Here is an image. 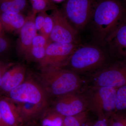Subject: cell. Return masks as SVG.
Segmentation results:
<instances>
[{
    "label": "cell",
    "mask_w": 126,
    "mask_h": 126,
    "mask_svg": "<svg viewBox=\"0 0 126 126\" xmlns=\"http://www.w3.org/2000/svg\"><path fill=\"white\" fill-rule=\"evenodd\" d=\"M126 16L121 0H97L86 29L92 43L105 46Z\"/></svg>",
    "instance_id": "1"
},
{
    "label": "cell",
    "mask_w": 126,
    "mask_h": 126,
    "mask_svg": "<svg viewBox=\"0 0 126 126\" xmlns=\"http://www.w3.org/2000/svg\"><path fill=\"white\" fill-rule=\"evenodd\" d=\"M109 55L105 46L91 42L81 44L63 67L78 74L95 72L108 64Z\"/></svg>",
    "instance_id": "2"
},
{
    "label": "cell",
    "mask_w": 126,
    "mask_h": 126,
    "mask_svg": "<svg viewBox=\"0 0 126 126\" xmlns=\"http://www.w3.org/2000/svg\"><path fill=\"white\" fill-rule=\"evenodd\" d=\"M40 78L46 92L57 97L77 92L82 83L78 74L60 66L41 68Z\"/></svg>",
    "instance_id": "3"
},
{
    "label": "cell",
    "mask_w": 126,
    "mask_h": 126,
    "mask_svg": "<svg viewBox=\"0 0 126 126\" xmlns=\"http://www.w3.org/2000/svg\"><path fill=\"white\" fill-rule=\"evenodd\" d=\"M97 0H66L60 9L70 24L80 33L86 29Z\"/></svg>",
    "instance_id": "4"
},
{
    "label": "cell",
    "mask_w": 126,
    "mask_h": 126,
    "mask_svg": "<svg viewBox=\"0 0 126 126\" xmlns=\"http://www.w3.org/2000/svg\"><path fill=\"white\" fill-rule=\"evenodd\" d=\"M118 88L110 87H95L87 98L89 107L98 117H108L116 112Z\"/></svg>",
    "instance_id": "5"
},
{
    "label": "cell",
    "mask_w": 126,
    "mask_h": 126,
    "mask_svg": "<svg viewBox=\"0 0 126 126\" xmlns=\"http://www.w3.org/2000/svg\"><path fill=\"white\" fill-rule=\"evenodd\" d=\"M95 87L118 88L126 84V60L109 63L92 76Z\"/></svg>",
    "instance_id": "6"
},
{
    "label": "cell",
    "mask_w": 126,
    "mask_h": 126,
    "mask_svg": "<svg viewBox=\"0 0 126 126\" xmlns=\"http://www.w3.org/2000/svg\"><path fill=\"white\" fill-rule=\"evenodd\" d=\"M53 22V29L50 35L51 42L79 44V33L69 23L60 9L52 10L50 14Z\"/></svg>",
    "instance_id": "7"
},
{
    "label": "cell",
    "mask_w": 126,
    "mask_h": 126,
    "mask_svg": "<svg viewBox=\"0 0 126 126\" xmlns=\"http://www.w3.org/2000/svg\"><path fill=\"white\" fill-rule=\"evenodd\" d=\"M9 93L10 98L16 103L47 104L45 90L43 87L32 80L24 81Z\"/></svg>",
    "instance_id": "8"
},
{
    "label": "cell",
    "mask_w": 126,
    "mask_h": 126,
    "mask_svg": "<svg viewBox=\"0 0 126 126\" xmlns=\"http://www.w3.org/2000/svg\"><path fill=\"white\" fill-rule=\"evenodd\" d=\"M81 44L50 42L46 49L45 57L39 63L41 68L49 66L63 67Z\"/></svg>",
    "instance_id": "9"
},
{
    "label": "cell",
    "mask_w": 126,
    "mask_h": 126,
    "mask_svg": "<svg viewBox=\"0 0 126 126\" xmlns=\"http://www.w3.org/2000/svg\"><path fill=\"white\" fill-rule=\"evenodd\" d=\"M88 107L87 98L76 92L58 97L53 109L66 117L78 115L87 110Z\"/></svg>",
    "instance_id": "10"
},
{
    "label": "cell",
    "mask_w": 126,
    "mask_h": 126,
    "mask_svg": "<svg viewBox=\"0 0 126 126\" xmlns=\"http://www.w3.org/2000/svg\"><path fill=\"white\" fill-rule=\"evenodd\" d=\"M36 15L32 11L27 16V20L19 32L16 49L17 54L20 57L24 58L34 38L38 34L34 24Z\"/></svg>",
    "instance_id": "11"
},
{
    "label": "cell",
    "mask_w": 126,
    "mask_h": 126,
    "mask_svg": "<svg viewBox=\"0 0 126 126\" xmlns=\"http://www.w3.org/2000/svg\"><path fill=\"white\" fill-rule=\"evenodd\" d=\"M105 46L110 56L126 60V16Z\"/></svg>",
    "instance_id": "12"
},
{
    "label": "cell",
    "mask_w": 126,
    "mask_h": 126,
    "mask_svg": "<svg viewBox=\"0 0 126 126\" xmlns=\"http://www.w3.org/2000/svg\"><path fill=\"white\" fill-rule=\"evenodd\" d=\"M26 68L21 64L13 65L2 78L0 90L9 93L24 81Z\"/></svg>",
    "instance_id": "13"
},
{
    "label": "cell",
    "mask_w": 126,
    "mask_h": 126,
    "mask_svg": "<svg viewBox=\"0 0 126 126\" xmlns=\"http://www.w3.org/2000/svg\"><path fill=\"white\" fill-rule=\"evenodd\" d=\"M0 113L7 126H21L24 123L16 106L8 99H0Z\"/></svg>",
    "instance_id": "14"
},
{
    "label": "cell",
    "mask_w": 126,
    "mask_h": 126,
    "mask_svg": "<svg viewBox=\"0 0 126 126\" xmlns=\"http://www.w3.org/2000/svg\"><path fill=\"white\" fill-rule=\"evenodd\" d=\"M27 16L23 14L0 12V21L5 31L10 33H19L27 20Z\"/></svg>",
    "instance_id": "15"
},
{
    "label": "cell",
    "mask_w": 126,
    "mask_h": 126,
    "mask_svg": "<svg viewBox=\"0 0 126 126\" xmlns=\"http://www.w3.org/2000/svg\"><path fill=\"white\" fill-rule=\"evenodd\" d=\"M18 112L23 122H28L43 112L46 105L28 103H17Z\"/></svg>",
    "instance_id": "16"
},
{
    "label": "cell",
    "mask_w": 126,
    "mask_h": 126,
    "mask_svg": "<svg viewBox=\"0 0 126 126\" xmlns=\"http://www.w3.org/2000/svg\"><path fill=\"white\" fill-rule=\"evenodd\" d=\"M27 0H0V12L23 14L28 6Z\"/></svg>",
    "instance_id": "17"
},
{
    "label": "cell",
    "mask_w": 126,
    "mask_h": 126,
    "mask_svg": "<svg viewBox=\"0 0 126 126\" xmlns=\"http://www.w3.org/2000/svg\"><path fill=\"white\" fill-rule=\"evenodd\" d=\"M64 117L54 109L46 112L41 120L42 126H62Z\"/></svg>",
    "instance_id": "18"
},
{
    "label": "cell",
    "mask_w": 126,
    "mask_h": 126,
    "mask_svg": "<svg viewBox=\"0 0 126 126\" xmlns=\"http://www.w3.org/2000/svg\"><path fill=\"white\" fill-rule=\"evenodd\" d=\"M48 46L45 47L31 46L24 58L28 61L40 63L45 57Z\"/></svg>",
    "instance_id": "19"
},
{
    "label": "cell",
    "mask_w": 126,
    "mask_h": 126,
    "mask_svg": "<svg viewBox=\"0 0 126 126\" xmlns=\"http://www.w3.org/2000/svg\"><path fill=\"white\" fill-rule=\"evenodd\" d=\"M30 1L32 7V11L36 15L58 8L53 0H30Z\"/></svg>",
    "instance_id": "20"
},
{
    "label": "cell",
    "mask_w": 126,
    "mask_h": 126,
    "mask_svg": "<svg viewBox=\"0 0 126 126\" xmlns=\"http://www.w3.org/2000/svg\"><path fill=\"white\" fill-rule=\"evenodd\" d=\"M88 110L78 115L64 117L62 126H82L87 122Z\"/></svg>",
    "instance_id": "21"
},
{
    "label": "cell",
    "mask_w": 126,
    "mask_h": 126,
    "mask_svg": "<svg viewBox=\"0 0 126 126\" xmlns=\"http://www.w3.org/2000/svg\"><path fill=\"white\" fill-rule=\"evenodd\" d=\"M116 110V112H126V84L118 88Z\"/></svg>",
    "instance_id": "22"
},
{
    "label": "cell",
    "mask_w": 126,
    "mask_h": 126,
    "mask_svg": "<svg viewBox=\"0 0 126 126\" xmlns=\"http://www.w3.org/2000/svg\"><path fill=\"white\" fill-rule=\"evenodd\" d=\"M108 119L110 126H126V112H116Z\"/></svg>",
    "instance_id": "23"
},
{
    "label": "cell",
    "mask_w": 126,
    "mask_h": 126,
    "mask_svg": "<svg viewBox=\"0 0 126 126\" xmlns=\"http://www.w3.org/2000/svg\"><path fill=\"white\" fill-rule=\"evenodd\" d=\"M53 26V19L50 15L46 14L44 24L42 29L39 32L40 34L49 40L50 35L52 32Z\"/></svg>",
    "instance_id": "24"
},
{
    "label": "cell",
    "mask_w": 126,
    "mask_h": 126,
    "mask_svg": "<svg viewBox=\"0 0 126 126\" xmlns=\"http://www.w3.org/2000/svg\"><path fill=\"white\" fill-rule=\"evenodd\" d=\"M11 47L12 42L10 39L6 36H0V57L8 53Z\"/></svg>",
    "instance_id": "25"
},
{
    "label": "cell",
    "mask_w": 126,
    "mask_h": 126,
    "mask_svg": "<svg viewBox=\"0 0 126 126\" xmlns=\"http://www.w3.org/2000/svg\"><path fill=\"white\" fill-rule=\"evenodd\" d=\"M12 63H9L0 57V90L2 83V78L5 72L13 66Z\"/></svg>",
    "instance_id": "26"
},
{
    "label": "cell",
    "mask_w": 126,
    "mask_h": 126,
    "mask_svg": "<svg viewBox=\"0 0 126 126\" xmlns=\"http://www.w3.org/2000/svg\"><path fill=\"white\" fill-rule=\"evenodd\" d=\"M46 12H42L37 14L35 19L34 24L37 32H39L42 29L44 24L45 20L46 14Z\"/></svg>",
    "instance_id": "27"
},
{
    "label": "cell",
    "mask_w": 126,
    "mask_h": 126,
    "mask_svg": "<svg viewBox=\"0 0 126 126\" xmlns=\"http://www.w3.org/2000/svg\"><path fill=\"white\" fill-rule=\"evenodd\" d=\"M92 126H110L108 118L98 117V119L93 124Z\"/></svg>",
    "instance_id": "28"
},
{
    "label": "cell",
    "mask_w": 126,
    "mask_h": 126,
    "mask_svg": "<svg viewBox=\"0 0 126 126\" xmlns=\"http://www.w3.org/2000/svg\"><path fill=\"white\" fill-rule=\"evenodd\" d=\"M5 31L4 30V29H3V27H2L1 22L0 21V36H5Z\"/></svg>",
    "instance_id": "29"
},
{
    "label": "cell",
    "mask_w": 126,
    "mask_h": 126,
    "mask_svg": "<svg viewBox=\"0 0 126 126\" xmlns=\"http://www.w3.org/2000/svg\"><path fill=\"white\" fill-rule=\"evenodd\" d=\"M0 126H7L6 125L4 122L2 120L0 113Z\"/></svg>",
    "instance_id": "30"
},
{
    "label": "cell",
    "mask_w": 126,
    "mask_h": 126,
    "mask_svg": "<svg viewBox=\"0 0 126 126\" xmlns=\"http://www.w3.org/2000/svg\"><path fill=\"white\" fill-rule=\"evenodd\" d=\"M93 125V124H92L91 123L89 122H86L82 126H92Z\"/></svg>",
    "instance_id": "31"
},
{
    "label": "cell",
    "mask_w": 126,
    "mask_h": 126,
    "mask_svg": "<svg viewBox=\"0 0 126 126\" xmlns=\"http://www.w3.org/2000/svg\"><path fill=\"white\" fill-rule=\"evenodd\" d=\"M54 1H56V2H60L62 1L63 0H53Z\"/></svg>",
    "instance_id": "32"
},
{
    "label": "cell",
    "mask_w": 126,
    "mask_h": 126,
    "mask_svg": "<svg viewBox=\"0 0 126 126\" xmlns=\"http://www.w3.org/2000/svg\"><path fill=\"white\" fill-rule=\"evenodd\" d=\"M124 2V4L126 5V0H123Z\"/></svg>",
    "instance_id": "33"
}]
</instances>
